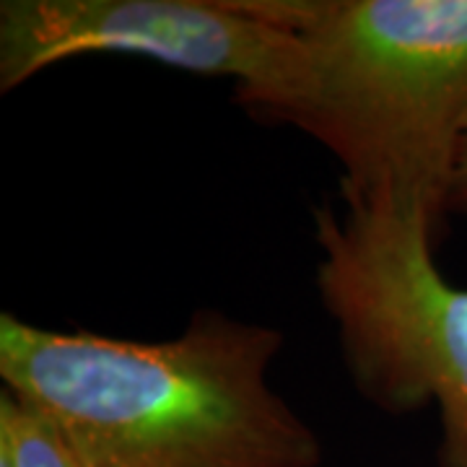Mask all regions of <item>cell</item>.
Wrapping results in <instances>:
<instances>
[{"instance_id": "cell-1", "label": "cell", "mask_w": 467, "mask_h": 467, "mask_svg": "<svg viewBox=\"0 0 467 467\" xmlns=\"http://www.w3.org/2000/svg\"><path fill=\"white\" fill-rule=\"evenodd\" d=\"M284 330L195 309L167 340L0 315V382L60 426L86 467H319L317 431L270 387Z\"/></svg>"}, {"instance_id": "cell-2", "label": "cell", "mask_w": 467, "mask_h": 467, "mask_svg": "<svg viewBox=\"0 0 467 467\" xmlns=\"http://www.w3.org/2000/svg\"><path fill=\"white\" fill-rule=\"evenodd\" d=\"M296 34L284 73L234 91L260 125L301 130L340 167L343 201L420 205L447 236L467 128V0H267Z\"/></svg>"}, {"instance_id": "cell-3", "label": "cell", "mask_w": 467, "mask_h": 467, "mask_svg": "<svg viewBox=\"0 0 467 467\" xmlns=\"http://www.w3.org/2000/svg\"><path fill=\"white\" fill-rule=\"evenodd\" d=\"M319 304L353 389L387 416L436 408L439 467H467V288L436 263L420 205L322 201L312 211Z\"/></svg>"}, {"instance_id": "cell-4", "label": "cell", "mask_w": 467, "mask_h": 467, "mask_svg": "<svg viewBox=\"0 0 467 467\" xmlns=\"http://www.w3.org/2000/svg\"><path fill=\"white\" fill-rule=\"evenodd\" d=\"M296 52V34L267 0H3L0 94L63 60L130 55L234 91L273 84Z\"/></svg>"}, {"instance_id": "cell-5", "label": "cell", "mask_w": 467, "mask_h": 467, "mask_svg": "<svg viewBox=\"0 0 467 467\" xmlns=\"http://www.w3.org/2000/svg\"><path fill=\"white\" fill-rule=\"evenodd\" d=\"M0 467H86L45 410L0 387Z\"/></svg>"}, {"instance_id": "cell-6", "label": "cell", "mask_w": 467, "mask_h": 467, "mask_svg": "<svg viewBox=\"0 0 467 467\" xmlns=\"http://www.w3.org/2000/svg\"><path fill=\"white\" fill-rule=\"evenodd\" d=\"M447 216L467 218V128L460 138L454 167H451L450 190H447Z\"/></svg>"}]
</instances>
